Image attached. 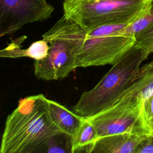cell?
<instances>
[{
    "instance_id": "7c38bea8",
    "label": "cell",
    "mask_w": 153,
    "mask_h": 153,
    "mask_svg": "<svg viewBox=\"0 0 153 153\" xmlns=\"http://www.w3.org/2000/svg\"><path fill=\"white\" fill-rule=\"evenodd\" d=\"M97 139L94 127L87 118H84L81 126L72 137V153H91Z\"/></svg>"
},
{
    "instance_id": "52a82bcc",
    "label": "cell",
    "mask_w": 153,
    "mask_h": 153,
    "mask_svg": "<svg viewBox=\"0 0 153 153\" xmlns=\"http://www.w3.org/2000/svg\"><path fill=\"white\" fill-rule=\"evenodd\" d=\"M54 10L45 0H0V38L27 23L47 20Z\"/></svg>"
},
{
    "instance_id": "5b68a950",
    "label": "cell",
    "mask_w": 153,
    "mask_h": 153,
    "mask_svg": "<svg viewBox=\"0 0 153 153\" xmlns=\"http://www.w3.org/2000/svg\"><path fill=\"white\" fill-rule=\"evenodd\" d=\"M143 105V100L139 96L121 98L110 107L86 118L94 127L98 138L123 133L151 134Z\"/></svg>"
},
{
    "instance_id": "e0dca14e",
    "label": "cell",
    "mask_w": 153,
    "mask_h": 153,
    "mask_svg": "<svg viewBox=\"0 0 153 153\" xmlns=\"http://www.w3.org/2000/svg\"><path fill=\"white\" fill-rule=\"evenodd\" d=\"M143 106L146 119L151 126L153 120V94L144 100Z\"/></svg>"
},
{
    "instance_id": "277c9868",
    "label": "cell",
    "mask_w": 153,
    "mask_h": 153,
    "mask_svg": "<svg viewBox=\"0 0 153 153\" xmlns=\"http://www.w3.org/2000/svg\"><path fill=\"white\" fill-rule=\"evenodd\" d=\"M153 0H63V16L85 30L105 25H128L148 13Z\"/></svg>"
},
{
    "instance_id": "8fae6325",
    "label": "cell",
    "mask_w": 153,
    "mask_h": 153,
    "mask_svg": "<svg viewBox=\"0 0 153 153\" xmlns=\"http://www.w3.org/2000/svg\"><path fill=\"white\" fill-rule=\"evenodd\" d=\"M153 94V60L140 66L133 82L120 97L138 96L143 100Z\"/></svg>"
},
{
    "instance_id": "ba28073f",
    "label": "cell",
    "mask_w": 153,
    "mask_h": 153,
    "mask_svg": "<svg viewBox=\"0 0 153 153\" xmlns=\"http://www.w3.org/2000/svg\"><path fill=\"white\" fill-rule=\"evenodd\" d=\"M148 135L123 133L98 138L91 153H134L138 144Z\"/></svg>"
},
{
    "instance_id": "3957f363",
    "label": "cell",
    "mask_w": 153,
    "mask_h": 153,
    "mask_svg": "<svg viewBox=\"0 0 153 153\" xmlns=\"http://www.w3.org/2000/svg\"><path fill=\"white\" fill-rule=\"evenodd\" d=\"M147 57L135 45L131 47L91 90L82 93L72 107L73 112L88 118L114 105L133 82L142 62Z\"/></svg>"
},
{
    "instance_id": "4fadbf2b",
    "label": "cell",
    "mask_w": 153,
    "mask_h": 153,
    "mask_svg": "<svg viewBox=\"0 0 153 153\" xmlns=\"http://www.w3.org/2000/svg\"><path fill=\"white\" fill-rule=\"evenodd\" d=\"M39 152L72 153V136L60 133L51 137Z\"/></svg>"
},
{
    "instance_id": "6da1fadb",
    "label": "cell",
    "mask_w": 153,
    "mask_h": 153,
    "mask_svg": "<svg viewBox=\"0 0 153 153\" xmlns=\"http://www.w3.org/2000/svg\"><path fill=\"white\" fill-rule=\"evenodd\" d=\"M60 133L44 94L24 97L7 118L0 153H38L51 137Z\"/></svg>"
},
{
    "instance_id": "5bb4252c",
    "label": "cell",
    "mask_w": 153,
    "mask_h": 153,
    "mask_svg": "<svg viewBox=\"0 0 153 153\" xmlns=\"http://www.w3.org/2000/svg\"><path fill=\"white\" fill-rule=\"evenodd\" d=\"M153 24V5L146 14L138 18L133 22L126 25L120 32L129 36H136V35Z\"/></svg>"
},
{
    "instance_id": "8992f818",
    "label": "cell",
    "mask_w": 153,
    "mask_h": 153,
    "mask_svg": "<svg viewBox=\"0 0 153 153\" xmlns=\"http://www.w3.org/2000/svg\"><path fill=\"white\" fill-rule=\"evenodd\" d=\"M42 38L49 44L47 56L35 60V76L43 80H57L68 76L77 67L76 44L59 20Z\"/></svg>"
},
{
    "instance_id": "7a4b0ae2",
    "label": "cell",
    "mask_w": 153,
    "mask_h": 153,
    "mask_svg": "<svg viewBox=\"0 0 153 153\" xmlns=\"http://www.w3.org/2000/svg\"><path fill=\"white\" fill-rule=\"evenodd\" d=\"M60 20L75 42L77 68L112 65L136 42V36L120 32L126 24L105 25L85 30L64 16Z\"/></svg>"
},
{
    "instance_id": "9a60e30c",
    "label": "cell",
    "mask_w": 153,
    "mask_h": 153,
    "mask_svg": "<svg viewBox=\"0 0 153 153\" xmlns=\"http://www.w3.org/2000/svg\"><path fill=\"white\" fill-rule=\"evenodd\" d=\"M135 46L148 56L153 53V24L136 35Z\"/></svg>"
},
{
    "instance_id": "9c48e42d",
    "label": "cell",
    "mask_w": 153,
    "mask_h": 153,
    "mask_svg": "<svg viewBox=\"0 0 153 153\" xmlns=\"http://www.w3.org/2000/svg\"><path fill=\"white\" fill-rule=\"evenodd\" d=\"M48 107L53 123L63 133L72 137L81 126L84 118L52 100L48 99Z\"/></svg>"
},
{
    "instance_id": "2e32d148",
    "label": "cell",
    "mask_w": 153,
    "mask_h": 153,
    "mask_svg": "<svg viewBox=\"0 0 153 153\" xmlns=\"http://www.w3.org/2000/svg\"><path fill=\"white\" fill-rule=\"evenodd\" d=\"M134 153H153V136L148 135L137 146Z\"/></svg>"
},
{
    "instance_id": "ac0fdd59",
    "label": "cell",
    "mask_w": 153,
    "mask_h": 153,
    "mask_svg": "<svg viewBox=\"0 0 153 153\" xmlns=\"http://www.w3.org/2000/svg\"><path fill=\"white\" fill-rule=\"evenodd\" d=\"M151 135L153 136V120L151 124Z\"/></svg>"
},
{
    "instance_id": "30bf717a",
    "label": "cell",
    "mask_w": 153,
    "mask_h": 153,
    "mask_svg": "<svg viewBox=\"0 0 153 153\" xmlns=\"http://www.w3.org/2000/svg\"><path fill=\"white\" fill-rule=\"evenodd\" d=\"M26 36H23L13 40L7 47L0 50V57L18 58L28 57L35 60L44 59L48 54L49 50L48 42L42 39L32 43L26 49L20 48L21 43L25 40Z\"/></svg>"
}]
</instances>
